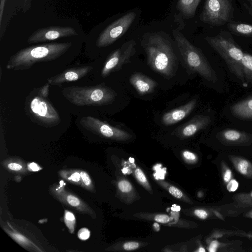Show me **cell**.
<instances>
[{
  "label": "cell",
  "mask_w": 252,
  "mask_h": 252,
  "mask_svg": "<svg viewBox=\"0 0 252 252\" xmlns=\"http://www.w3.org/2000/svg\"><path fill=\"white\" fill-rule=\"evenodd\" d=\"M142 44L150 67L166 79L172 77L177 68V59L169 40L159 32L147 33Z\"/></svg>",
  "instance_id": "1"
},
{
  "label": "cell",
  "mask_w": 252,
  "mask_h": 252,
  "mask_svg": "<svg viewBox=\"0 0 252 252\" xmlns=\"http://www.w3.org/2000/svg\"><path fill=\"white\" fill-rule=\"evenodd\" d=\"M71 46V42H54L23 48L10 57L6 68L14 70L29 69L36 63L56 60Z\"/></svg>",
  "instance_id": "2"
},
{
  "label": "cell",
  "mask_w": 252,
  "mask_h": 252,
  "mask_svg": "<svg viewBox=\"0 0 252 252\" xmlns=\"http://www.w3.org/2000/svg\"><path fill=\"white\" fill-rule=\"evenodd\" d=\"M50 85L47 83L33 89L25 101L26 114L33 122L45 127H52L61 122L60 116L48 98Z\"/></svg>",
  "instance_id": "3"
},
{
  "label": "cell",
  "mask_w": 252,
  "mask_h": 252,
  "mask_svg": "<svg viewBox=\"0 0 252 252\" xmlns=\"http://www.w3.org/2000/svg\"><path fill=\"white\" fill-rule=\"evenodd\" d=\"M62 94L71 103L79 106L108 105L117 96L113 90L103 85L65 87Z\"/></svg>",
  "instance_id": "4"
},
{
  "label": "cell",
  "mask_w": 252,
  "mask_h": 252,
  "mask_svg": "<svg viewBox=\"0 0 252 252\" xmlns=\"http://www.w3.org/2000/svg\"><path fill=\"white\" fill-rule=\"evenodd\" d=\"M172 33L181 55L188 66L205 80L216 82L218 80L216 72L202 52L180 32L173 30Z\"/></svg>",
  "instance_id": "5"
},
{
  "label": "cell",
  "mask_w": 252,
  "mask_h": 252,
  "mask_svg": "<svg viewBox=\"0 0 252 252\" xmlns=\"http://www.w3.org/2000/svg\"><path fill=\"white\" fill-rule=\"evenodd\" d=\"M206 41L225 61L230 71L240 80L243 86L247 87L242 60L244 53L231 39L221 35L207 36Z\"/></svg>",
  "instance_id": "6"
},
{
  "label": "cell",
  "mask_w": 252,
  "mask_h": 252,
  "mask_svg": "<svg viewBox=\"0 0 252 252\" xmlns=\"http://www.w3.org/2000/svg\"><path fill=\"white\" fill-rule=\"evenodd\" d=\"M232 14L231 0H206L199 19L204 23L220 26L227 23Z\"/></svg>",
  "instance_id": "7"
},
{
  "label": "cell",
  "mask_w": 252,
  "mask_h": 252,
  "mask_svg": "<svg viewBox=\"0 0 252 252\" xmlns=\"http://www.w3.org/2000/svg\"><path fill=\"white\" fill-rule=\"evenodd\" d=\"M135 17L136 13L131 11L112 23L99 34L96 41V46L106 47L119 39L129 29Z\"/></svg>",
  "instance_id": "8"
},
{
  "label": "cell",
  "mask_w": 252,
  "mask_h": 252,
  "mask_svg": "<svg viewBox=\"0 0 252 252\" xmlns=\"http://www.w3.org/2000/svg\"><path fill=\"white\" fill-rule=\"evenodd\" d=\"M80 123L86 130L105 138L124 140L131 136L126 131L112 126L92 116H85L81 118Z\"/></svg>",
  "instance_id": "9"
},
{
  "label": "cell",
  "mask_w": 252,
  "mask_h": 252,
  "mask_svg": "<svg viewBox=\"0 0 252 252\" xmlns=\"http://www.w3.org/2000/svg\"><path fill=\"white\" fill-rule=\"evenodd\" d=\"M136 42L130 40L124 43L114 51L106 60L101 71L102 77H106L112 72L119 70L123 65L130 61V58L135 53Z\"/></svg>",
  "instance_id": "10"
},
{
  "label": "cell",
  "mask_w": 252,
  "mask_h": 252,
  "mask_svg": "<svg viewBox=\"0 0 252 252\" xmlns=\"http://www.w3.org/2000/svg\"><path fill=\"white\" fill-rule=\"evenodd\" d=\"M51 193L59 201L80 213L87 214L94 218L95 215L93 209L74 194L66 190L64 186L55 185L50 189Z\"/></svg>",
  "instance_id": "11"
},
{
  "label": "cell",
  "mask_w": 252,
  "mask_h": 252,
  "mask_svg": "<svg viewBox=\"0 0 252 252\" xmlns=\"http://www.w3.org/2000/svg\"><path fill=\"white\" fill-rule=\"evenodd\" d=\"M77 34L76 31L71 27L51 26L35 31L28 38V42L30 44L37 43Z\"/></svg>",
  "instance_id": "12"
},
{
  "label": "cell",
  "mask_w": 252,
  "mask_h": 252,
  "mask_svg": "<svg viewBox=\"0 0 252 252\" xmlns=\"http://www.w3.org/2000/svg\"><path fill=\"white\" fill-rule=\"evenodd\" d=\"M93 69L91 65L68 68L48 78L47 83L50 85L59 86L64 83L76 81L88 75Z\"/></svg>",
  "instance_id": "13"
},
{
  "label": "cell",
  "mask_w": 252,
  "mask_h": 252,
  "mask_svg": "<svg viewBox=\"0 0 252 252\" xmlns=\"http://www.w3.org/2000/svg\"><path fill=\"white\" fill-rule=\"evenodd\" d=\"M196 104V100L193 99L184 105L165 113L161 118L162 124L171 126L181 121L192 112Z\"/></svg>",
  "instance_id": "14"
},
{
  "label": "cell",
  "mask_w": 252,
  "mask_h": 252,
  "mask_svg": "<svg viewBox=\"0 0 252 252\" xmlns=\"http://www.w3.org/2000/svg\"><path fill=\"white\" fill-rule=\"evenodd\" d=\"M210 123L211 118L209 116L196 115L177 130L183 136L189 137L205 128Z\"/></svg>",
  "instance_id": "15"
},
{
  "label": "cell",
  "mask_w": 252,
  "mask_h": 252,
  "mask_svg": "<svg viewBox=\"0 0 252 252\" xmlns=\"http://www.w3.org/2000/svg\"><path fill=\"white\" fill-rule=\"evenodd\" d=\"M129 82L140 95L152 93L158 86L155 80L140 73L132 74L129 78Z\"/></svg>",
  "instance_id": "16"
},
{
  "label": "cell",
  "mask_w": 252,
  "mask_h": 252,
  "mask_svg": "<svg viewBox=\"0 0 252 252\" xmlns=\"http://www.w3.org/2000/svg\"><path fill=\"white\" fill-rule=\"evenodd\" d=\"M232 114L242 119L252 120V96L230 106Z\"/></svg>",
  "instance_id": "17"
},
{
  "label": "cell",
  "mask_w": 252,
  "mask_h": 252,
  "mask_svg": "<svg viewBox=\"0 0 252 252\" xmlns=\"http://www.w3.org/2000/svg\"><path fill=\"white\" fill-rule=\"evenodd\" d=\"M2 228L11 238L25 249L36 252H42V250H40L32 241L14 229L10 225H3Z\"/></svg>",
  "instance_id": "18"
},
{
  "label": "cell",
  "mask_w": 252,
  "mask_h": 252,
  "mask_svg": "<svg viewBox=\"0 0 252 252\" xmlns=\"http://www.w3.org/2000/svg\"><path fill=\"white\" fill-rule=\"evenodd\" d=\"M252 135L244 131L234 129H224L219 133V137L230 143H238L249 140Z\"/></svg>",
  "instance_id": "19"
},
{
  "label": "cell",
  "mask_w": 252,
  "mask_h": 252,
  "mask_svg": "<svg viewBox=\"0 0 252 252\" xmlns=\"http://www.w3.org/2000/svg\"><path fill=\"white\" fill-rule=\"evenodd\" d=\"M201 0H178L176 8L184 17L188 18L193 17Z\"/></svg>",
  "instance_id": "20"
},
{
  "label": "cell",
  "mask_w": 252,
  "mask_h": 252,
  "mask_svg": "<svg viewBox=\"0 0 252 252\" xmlns=\"http://www.w3.org/2000/svg\"><path fill=\"white\" fill-rule=\"evenodd\" d=\"M3 166L14 173L24 174L28 170L27 165L18 158H9L3 161Z\"/></svg>",
  "instance_id": "21"
},
{
  "label": "cell",
  "mask_w": 252,
  "mask_h": 252,
  "mask_svg": "<svg viewBox=\"0 0 252 252\" xmlns=\"http://www.w3.org/2000/svg\"><path fill=\"white\" fill-rule=\"evenodd\" d=\"M59 174L66 181L74 185L81 186L80 170L63 169L60 171Z\"/></svg>",
  "instance_id": "22"
},
{
  "label": "cell",
  "mask_w": 252,
  "mask_h": 252,
  "mask_svg": "<svg viewBox=\"0 0 252 252\" xmlns=\"http://www.w3.org/2000/svg\"><path fill=\"white\" fill-rule=\"evenodd\" d=\"M242 63L245 80L247 83L252 84V55L244 53Z\"/></svg>",
  "instance_id": "23"
},
{
  "label": "cell",
  "mask_w": 252,
  "mask_h": 252,
  "mask_svg": "<svg viewBox=\"0 0 252 252\" xmlns=\"http://www.w3.org/2000/svg\"><path fill=\"white\" fill-rule=\"evenodd\" d=\"M229 29L238 34L245 35H252V25L244 24H230L229 25Z\"/></svg>",
  "instance_id": "24"
},
{
  "label": "cell",
  "mask_w": 252,
  "mask_h": 252,
  "mask_svg": "<svg viewBox=\"0 0 252 252\" xmlns=\"http://www.w3.org/2000/svg\"><path fill=\"white\" fill-rule=\"evenodd\" d=\"M64 221L69 232L71 233H73L76 222V219L74 214L68 210H65Z\"/></svg>",
  "instance_id": "25"
},
{
  "label": "cell",
  "mask_w": 252,
  "mask_h": 252,
  "mask_svg": "<svg viewBox=\"0 0 252 252\" xmlns=\"http://www.w3.org/2000/svg\"><path fill=\"white\" fill-rule=\"evenodd\" d=\"M80 175L81 186L85 189L93 191L94 190V186L88 173L85 171L80 170Z\"/></svg>",
  "instance_id": "26"
},
{
  "label": "cell",
  "mask_w": 252,
  "mask_h": 252,
  "mask_svg": "<svg viewBox=\"0 0 252 252\" xmlns=\"http://www.w3.org/2000/svg\"><path fill=\"white\" fill-rule=\"evenodd\" d=\"M249 162L246 160H241L239 161L237 165V169L239 172L243 174L246 175L248 172L249 167Z\"/></svg>",
  "instance_id": "27"
},
{
  "label": "cell",
  "mask_w": 252,
  "mask_h": 252,
  "mask_svg": "<svg viewBox=\"0 0 252 252\" xmlns=\"http://www.w3.org/2000/svg\"><path fill=\"white\" fill-rule=\"evenodd\" d=\"M119 189L123 192H127L132 189L131 184L126 181H121L118 184Z\"/></svg>",
  "instance_id": "28"
},
{
  "label": "cell",
  "mask_w": 252,
  "mask_h": 252,
  "mask_svg": "<svg viewBox=\"0 0 252 252\" xmlns=\"http://www.w3.org/2000/svg\"><path fill=\"white\" fill-rule=\"evenodd\" d=\"M90 236V231L87 228H82L78 232V237L82 240H86Z\"/></svg>",
  "instance_id": "29"
},
{
  "label": "cell",
  "mask_w": 252,
  "mask_h": 252,
  "mask_svg": "<svg viewBox=\"0 0 252 252\" xmlns=\"http://www.w3.org/2000/svg\"><path fill=\"white\" fill-rule=\"evenodd\" d=\"M238 186V182L235 179H232L228 182L226 188L228 191L234 192L237 189Z\"/></svg>",
  "instance_id": "30"
},
{
  "label": "cell",
  "mask_w": 252,
  "mask_h": 252,
  "mask_svg": "<svg viewBox=\"0 0 252 252\" xmlns=\"http://www.w3.org/2000/svg\"><path fill=\"white\" fill-rule=\"evenodd\" d=\"M169 191L170 194L177 198H181L183 196L182 191L177 188L171 186L169 189Z\"/></svg>",
  "instance_id": "31"
},
{
  "label": "cell",
  "mask_w": 252,
  "mask_h": 252,
  "mask_svg": "<svg viewBox=\"0 0 252 252\" xmlns=\"http://www.w3.org/2000/svg\"><path fill=\"white\" fill-rule=\"evenodd\" d=\"M155 220L156 221L160 223H167L169 220V217L165 214L157 215L155 217Z\"/></svg>",
  "instance_id": "32"
},
{
  "label": "cell",
  "mask_w": 252,
  "mask_h": 252,
  "mask_svg": "<svg viewBox=\"0 0 252 252\" xmlns=\"http://www.w3.org/2000/svg\"><path fill=\"white\" fill-rule=\"evenodd\" d=\"M139 247V244L135 242H128L124 244V248L126 250L130 251L135 250Z\"/></svg>",
  "instance_id": "33"
},
{
  "label": "cell",
  "mask_w": 252,
  "mask_h": 252,
  "mask_svg": "<svg viewBox=\"0 0 252 252\" xmlns=\"http://www.w3.org/2000/svg\"><path fill=\"white\" fill-rule=\"evenodd\" d=\"M135 176L137 179L141 182L145 183L147 182V179L142 171L137 168L135 171Z\"/></svg>",
  "instance_id": "34"
},
{
  "label": "cell",
  "mask_w": 252,
  "mask_h": 252,
  "mask_svg": "<svg viewBox=\"0 0 252 252\" xmlns=\"http://www.w3.org/2000/svg\"><path fill=\"white\" fill-rule=\"evenodd\" d=\"M27 167L29 171L32 172L38 171L42 169L38 164L33 162L28 163Z\"/></svg>",
  "instance_id": "35"
},
{
  "label": "cell",
  "mask_w": 252,
  "mask_h": 252,
  "mask_svg": "<svg viewBox=\"0 0 252 252\" xmlns=\"http://www.w3.org/2000/svg\"><path fill=\"white\" fill-rule=\"evenodd\" d=\"M195 215L201 219H205L208 216L207 213L202 209H197L194 211Z\"/></svg>",
  "instance_id": "36"
},
{
  "label": "cell",
  "mask_w": 252,
  "mask_h": 252,
  "mask_svg": "<svg viewBox=\"0 0 252 252\" xmlns=\"http://www.w3.org/2000/svg\"><path fill=\"white\" fill-rule=\"evenodd\" d=\"M232 177V172L230 169H227L223 176V180L225 182L228 183L231 179Z\"/></svg>",
  "instance_id": "37"
},
{
  "label": "cell",
  "mask_w": 252,
  "mask_h": 252,
  "mask_svg": "<svg viewBox=\"0 0 252 252\" xmlns=\"http://www.w3.org/2000/svg\"><path fill=\"white\" fill-rule=\"evenodd\" d=\"M219 243L217 241L215 240L212 241L209 248V251L210 252H215L217 251V249L219 246Z\"/></svg>",
  "instance_id": "38"
},
{
  "label": "cell",
  "mask_w": 252,
  "mask_h": 252,
  "mask_svg": "<svg viewBox=\"0 0 252 252\" xmlns=\"http://www.w3.org/2000/svg\"><path fill=\"white\" fill-rule=\"evenodd\" d=\"M183 156L186 159L189 160H194L196 158V157L194 154L187 151L184 152Z\"/></svg>",
  "instance_id": "39"
},
{
  "label": "cell",
  "mask_w": 252,
  "mask_h": 252,
  "mask_svg": "<svg viewBox=\"0 0 252 252\" xmlns=\"http://www.w3.org/2000/svg\"><path fill=\"white\" fill-rule=\"evenodd\" d=\"M5 0H1L0 3V25H1L2 17L4 11V7L5 5Z\"/></svg>",
  "instance_id": "40"
},
{
  "label": "cell",
  "mask_w": 252,
  "mask_h": 252,
  "mask_svg": "<svg viewBox=\"0 0 252 252\" xmlns=\"http://www.w3.org/2000/svg\"><path fill=\"white\" fill-rule=\"evenodd\" d=\"M199 252H205V250L203 248H200L199 250Z\"/></svg>",
  "instance_id": "41"
},
{
  "label": "cell",
  "mask_w": 252,
  "mask_h": 252,
  "mask_svg": "<svg viewBox=\"0 0 252 252\" xmlns=\"http://www.w3.org/2000/svg\"><path fill=\"white\" fill-rule=\"evenodd\" d=\"M248 1L250 2V3L252 6V0H248Z\"/></svg>",
  "instance_id": "42"
},
{
  "label": "cell",
  "mask_w": 252,
  "mask_h": 252,
  "mask_svg": "<svg viewBox=\"0 0 252 252\" xmlns=\"http://www.w3.org/2000/svg\"><path fill=\"white\" fill-rule=\"evenodd\" d=\"M251 196L252 197V192H251Z\"/></svg>",
  "instance_id": "43"
}]
</instances>
